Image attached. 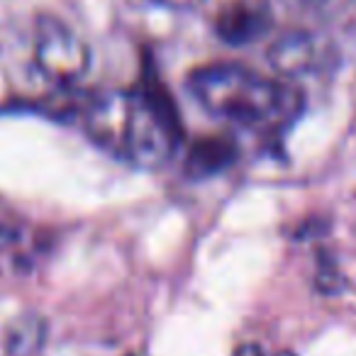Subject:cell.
<instances>
[{
    "instance_id": "6da1fadb",
    "label": "cell",
    "mask_w": 356,
    "mask_h": 356,
    "mask_svg": "<svg viewBox=\"0 0 356 356\" xmlns=\"http://www.w3.org/2000/svg\"><path fill=\"white\" fill-rule=\"evenodd\" d=\"M83 127L98 147L139 168L163 166L181 144L178 113L159 88L98 93L86 105Z\"/></svg>"
},
{
    "instance_id": "7a4b0ae2",
    "label": "cell",
    "mask_w": 356,
    "mask_h": 356,
    "mask_svg": "<svg viewBox=\"0 0 356 356\" xmlns=\"http://www.w3.org/2000/svg\"><path fill=\"white\" fill-rule=\"evenodd\" d=\"M195 103L213 118L242 127H281L300 113L302 95L288 81L242 64H208L188 76Z\"/></svg>"
},
{
    "instance_id": "3957f363",
    "label": "cell",
    "mask_w": 356,
    "mask_h": 356,
    "mask_svg": "<svg viewBox=\"0 0 356 356\" xmlns=\"http://www.w3.org/2000/svg\"><path fill=\"white\" fill-rule=\"evenodd\" d=\"M32 59L42 79L56 88H74L90 69V47L66 22L40 15L35 22Z\"/></svg>"
},
{
    "instance_id": "277c9868",
    "label": "cell",
    "mask_w": 356,
    "mask_h": 356,
    "mask_svg": "<svg viewBox=\"0 0 356 356\" xmlns=\"http://www.w3.org/2000/svg\"><path fill=\"white\" fill-rule=\"evenodd\" d=\"M268 64L283 79H305L320 74L332 59V49L315 32L291 30L281 35L266 51Z\"/></svg>"
},
{
    "instance_id": "5b68a950",
    "label": "cell",
    "mask_w": 356,
    "mask_h": 356,
    "mask_svg": "<svg viewBox=\"0 0 356 356\" xmlns=\"http://www.w3.org/2000/svg\"><path fill=\"white\" fill-rule=\"evenodd\" d=\"M271 30V10L254 0H232L215 15V32L232 47H244L261 40Z\"/></svg>"
},
{
    "instance_id": "8992f818",
    "label": "cell",
    "mask_w": 356,
    "mask_h": 356,
    "mask_svg": "<svg viewBox=\"0 0 356 356\" xmlns=\"http://www.w3.org/2000/svg\"><path fill=\"white\" fill-rule=\"evenodd\" d=\"M237 159V144L229 137H205L195 142L186 159V171L195 178L213 176Z\"/></svg>"
},
{
    "instance_id": "52a82bcc",
    "label": "cell",
    "mask_w": 356,
    "mask_h": 356,
    "mask_svg": "<svg viewBox=\"0 0 356 356\" xmlns=\"http://www.w3.org/2000/svg\"><path fill=\"white\" fill-rule=\"evenodd\" d=\"M49 327L47 320L37 312L20 315L6 332V356H37L47 344Z\"/></svg>"
},
{
    "instance_id": "ba28073f",
    "label": "cell",
    "mask_w": 356,
    "mask_h": 356,
    "mask_svg": "<svg viewBox=\"0 0 356 356\" xmlns=\"http://www.w3.org/2000/svg\"><path fill=\"white\" fill-rule=\"evenodd\" d=\"M315 283L322 293H339V288H341V278L337 271H320Z\"/></svg>"
},
{
    "instance_id": "9c48e42d",
    "label": "cell",
    "mask_w": 356,
    "mask_h": 356,
    "mask_svg": "<svg viewBox=\"0 0 356 356\" xmlns=\"http://www.w3.org/2000/svg\"><path fill=\"white\" fill-rule=\"evenodd\" d=\"M152 3L168 8V10H193V8H198L203 0H152Z\"/></svg>"
},
{
    "instance_id": "30bf717a",
    "label": "cell",
    "mask_w": 356,
    "mask_h": 356,
    "mask_svg": "<svg viewBox=\"0 0 356 356\" xmlns=\"http://www.w3.org/2000/svg\"><path fill=\"white\" fill-rule=\"evenodd\" d=\"M234 356H266V351H264L259 344H242L237 351H234Z\"/></svg>"
},
{
    "instance_id": "8fae6325",
    "label": "cell",
    "mask_w": 356,
    "mask_h": 356,
    "mask_svg": "<svg viewBox=\"0 0 356 356\" xmlns=\"http://www.w3.org/2000/svg\"><path fill=\"white\" fill-rule=\"evenodd\" d=\"M310 8H320V10H325V8H332L337 3V0H305Z\"/></svg>"
},
{
    "instance_id": "7c38bea8",
    "label": "cell",
    "mask_w": 356,
    "mask_h": 356,
    "mask_svg": "<svg viewBox=\"0 0 356 356\" xmlns=\"http://www.w3.org/2000/svg\"><path fill=\"white\" fill-rule=\"evenodd\" d=\"M278 356H296V354H293V351H281Z\"/></svg>"
},
{
    "instance_id": "4fadbf2b",
    "label": "cell",
    "mask_w": 356,
    "mask_h": 356,
    "mask_svg": "<svg viewBox=\"0 0 356 356\" xmlns=\"http://www.w3.org/2000/svg\"><path fill=\"white\" fill-rule=\"evenodd\" d=\"M124 356H134V354H124Z\"/></svg>"
}]
</instances>
